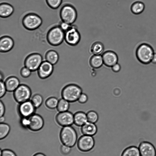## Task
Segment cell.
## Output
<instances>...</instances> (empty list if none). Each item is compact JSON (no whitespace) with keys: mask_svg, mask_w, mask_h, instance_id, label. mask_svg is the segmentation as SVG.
<instances>
[{"mask_svg":"<svg viewBox=\"0 0 156 156\" xmlns=\"http://www.w3.org/2000/svg\"><path fill=\"white\" fill-rule=\"evenodd\" d=\"M82 92V89L79 85L71 83L67 85L63 88L61 96L62 98L70 103H73L77 101Z\"/></svg>","mask_w":156,"mask_h":156,"instance_id":"cell-1","label":"cell"},{"mask_svg":"<svg viewBox=\"0 0 156 156\" xmlns=\"http://www.w3.org/2000/svg\"><path fill=\"white\" fill-rule=\"evenodd\" d=\"M152 47L146 43H142L136 49V58L141 63L148 64L151 63L154 54Z\"/></svg>","mask_w":156,"mask_h":156,"instance_id":"cell-2","label":"cell"},{"mask_svg":"<svg viewBox=\"0 0 156 156\" xmlns=\"http://www.w3.org/2000/svg\"><path fill=\"white\" fill-rule=\"evenodd\" d=\"M60 137L63 145L71 147L75 145L77 136L75 129L70 126H64L62 129Z\"/></svg>","mask_w":156,"mask_h":156,"instance_id":"cell-3","label":"cell"},{"mask_svg":"<svg viewBox=\"0 0 156 156\" xmlns=\"http://www.w3.org/2000/svg\"><path fill=\"white\" fill-rule=\"evenodd\" d=\"M59 26L54 27L48 31L47 40L51 45L56 46L60 45L64 39L65 33Z\"/></svg>","mask_w":156,"mask_h":156,"instance_id":"cell-4","label":"cell"},{"mask_svg":"<svg viewBox=\"0 0 156 156\" xmlns=\"http://www.w3.org/2000/svg\"><path fill=\"white\" fill-rule=\"evenodd\" d=\"M60 16L62 22L70 25L73 23L77 18V12L73 5L66 4L62 7L60 12Z\"/></svg>","mask_w":156,"mask_h":156,"instance_id":"cell-5","label":"cell"},{"mask_svg":"<svg viewBox=\"0 0 156 156\" xmlns=\"http://www.w3.org/2000/svg\"><path fill=\"white\" fill-rule=\"evenodd\" d=\"M41 18L34 13H29L25 15L22 20L24 27L29 30H34L38 28L41 25Z\"/></svg>","mask_w":156,"mask_h":156,"instance_id":"cell-6","label":"cell"},{"mask_svg":"<svg viewBox=\"0 0 156 156\" xmlns=\"http://www.w3.org/2000/svg\"><path fill=\"white\" fill-rule=\"evenodd\" d=\"M31 91L30 87L25 84H21L14 91L13 96L16 101L21 103L28 101Z\"/></svg>","mask_w":156,"mask_h":156,"instance_id":"cell-7","label":"cell"},{"mask_svg":"<svg viewBox=\"0 0 156 156\" xmlns=\"http://www.w3.org/2000/svg\"><path fill=\"white\" fill-rule=\"evenodd\" d=\"M42 62V56L39 53H34L26 57L24 63L25 67L34 71L38 69Z\"/></svg>","mask_w":156,"mask_h":156,"instance_id":"cell-8","label":"cell"},{"mask_svg":"<svg viewBox=\"0 0 156 156\" xmlns=\"http://www.w3.org/2000/svg\"><path fill=\"white\" fill-rule=\"evenodd\" d=\"M80 34L75 26H71L65 32L64 40L71 46L77 45L80 42Z\"/></svg>","mask_w":156,"mask_h":156,"instance_id":"cell-9","label":"cell"},{"mask_svg":"<svg viewBox=\"0 0 156 156\" xmlns=\"http://www.w3.org/2000/svg\"><path fill=\"white\" fill-rule=\"evenodd\" d=\"M94 140L91 136L84 135L78 139L77 145L80 151L86 152L92 150L94 145Z\"/></svg>","mask_w":156,"mask_h":156,"instance_id":"cell-10","label":"cell"},{"mask_svg":"<svg viewBox=\"0 0 156 156\" xmlns=\"http://www.w3.org/2000/svg\"><path fill=\"white\" fill-rule=\"evenodd\" d=\"M74 114L68 111L59 112L56 117L57 123L63 127L71 126L74 123Z\"/></svg>","mask_w":156,"mask_h":156,"instance_id":"cell-11","label":"cell"},{"mask_svg":"<svg viewBox=\"0 0 156 156\" xmlns=\"http://www.w3.org/2000/svg\"><path fill=\"white\" fill-rule=\"evenodd\" d=\"M35 108L31 101L28 100L20 103L18 110L23 117L29 118L34 114Z\"/></svg>","mask_w":156,"mask_h":156,"instance_id":"cell-12","label":"cell"},{"mask_svg":"<svg viewBox=\"0 0 156 156\" xmlns=\"http://www.w3.org/2000/svg\"><path fill=\"white\" fill-rule=\"evenodd\" d=\"M29 124L28 127L33 131H37L41 129L44 125V120L40 115L34 114L29 117Z\"/></svg>","mask_w":156,"mask_h":156,"instance_id":"cell-13","label":"cell"},{"mask_svg":"<svg viewBox=\"0 0 156 156\" xmlns=\"http://www.w3.org/2000/svg\"><path fill=\"white\" fill-rule=\"evenodd\" d=\"M53 65L46 61L43 62L37 69L39 77L45 79L50 76L53 70Z\"/></svg>","mask_w":156,"mask_h":156,"instance_id":"cell-14","label":"cell"},{"mask_svg":"<svg viewBox=\"0 0 156 156\" xmlns=\"http://www.w3.org/2000/svg\"><path fill=\"white\" fill-rule=\"evenodd\" d=\"M139 149L141 156H156V150L154 145L147 141H143L139 145Z\"/></svg>","mask_w":156,"mask_h":156,"instance_id":"cell-15","label":"cell"},{"mask_svg":"<svg viewBox=\"0 0 156 156\" xmlns=\"http://www.w3.org/2000/svg\"><path fill=\"white\" fill-rule=\"evenodd\" d=\"M102 56L104 64L107 67H111L118 63V56L114 51H106L102 54Z\"/></svg>","mask_w":156,"mask_h":156,"instance_id":"cell-16","label":"cell"},{"mask_svg":"<svg viewBox=\"0 0 156 156\" xmlns=\"http://www.w3.org/2000/svg\"><path fill=\"white\" fill-rule=\"evenodd\" d=\"M14 42L12 39L8 36H3L0 39V51L6 52L10 51L13 48Z\"/></svg>","mask_w":156,"mask_h":156,"instance_id":"cell-17","label":"cell"},{"mask_svg":"<svg viewBox=\"0 0 156 156\" xmlns=\"http://www.w3.org/2000/svg\"><path fill=\"white\" fill-rule=\"evenodd\" d=\"M4 83L7 91L10 92H14L20 85L19 79L14 76L9 77Z\"/></svg>","mask_w":156,"mask_h":156,"instance_id":"cell-18","label":"cell"},{"mask_svg":"<svg viewBox=\"0 0 156 156\" xmlns=\"http://www.w3.org/2000/svg\"><path fill=\"white\" fill-rule=\"evenodd\" d=\"M81 131L84 135L92 136L97 133V128L95 123L87 121L81 126Z\"/></svg>","mask_w":156,"mask_h":156,"instance_id":"cell-19","label":"cell"},{"mask_svg":"<svg viewBox=\"0 0 156 156\" xmlns=\"http://www.w3.org/2000/svg\"><path fill=\"white\" fill-rule=\"evenodd\" d=\"M74 123L79 126H82L87 121L86 113L78 111L74 114Z\"/></svg>","mask_w":156,"mask_h":156,"instance_id":"cell-20","label":"cell"},{"mask_svg":"<svg viewBox=\"0 0 156 156\" xmlns=\"http://www.w3.org/2000/svg\"><path fill=\"white\" fill-rule=\"evenodd\" d=\"M14 12V8L11 5L2 3L0 5V16L2 18H6L10 16Z\"/></svg>","mask_w":156,"mask_h":156,"instance_id":"cell-21","label":"cell"},{"mask_svg":"<svg viewBox=\"0 0 156 156\" xmlns=\"http://www.w3.org/2000/svg\"><path fill=\"white\" fill-rule=\"evenodd\" d=\"M89 65L92 68L97 69L101 67L104 64L102 56L101 55H94L90 58Z\"/></svg>","mask_w":156,"mask_h":156,"instance_id":"cell-22","label":"cell"},{"mask_svg":"<svg viewBox=\"0 0 156 156\" xmlns=\"http://www.w3.org/2000/svg\"><path fill=\"white\" fill-rule=\"evenodd\" d=\"M45 58L46 61L54 65L58 62L59 59V55L55 51L50 50L46 52Z\"/></svg>","mask_w":156,"mask_h":156,"instance_id":"cell-23","label":"cell"},{"mask_svg":"<svg viewBox=\"0 0 156 156\" xmlns=\"http://www.w3.org/2000/svg\"><path fill=\"white\" fill-rule=\"evenodd\" d=\"M121 156H141L139 148L136 146H131L126 148L122 152Z\"/></svg>","mask_w":156,"mask_h":156,"instance_id":"cell-24","label":"cell"},{"mask_svg":"<svg viewBox=\"0 0 156 156\" xmlns=\"http://www.w3.org/2000/svg\"><path fill=\"white\" fill-rule=\"evenodd\" d=\"M104 47L103 44L99 41L94 42L90 48L91 52L94 55H101L103 53Z\"/></svg>","mask_w":156,"mask_h":156,"instance_id":"cell-25","label":"cell"},{"mask_svg":"<svg viewBox=\"0 0 156 156\" xmlns=\"http://www.w3.org/2000/svg\"><path fill=\"white\" fill-rule=\"evenodd\" d=\"M145 8L144 4L140 1H137L134 2L131 6L132 12L136 15L142 13Z\"/></svg>","mask_w":156,"mask_h":156,"instance_id":"cell-26","label":"cell"},{"mask_svg":"<svg viewBox=\"0 0 156 156\" xmlns=\"http://www.w3.org/2000/svg\"><path fill=\"white\" fill-rule=\"evenodd\" d=\"M70 102L62 98L58 100L56 108L59 112H62L68 111L70 107Z\"/></svg>","mask_w":156,"mask_h":156,"instance_id":"cell-27","label":"cell"},{"mask_svg":"<svg viewBox=\"0 0 156 156\" xmlns=\"http://www.w3.org/2000/svg\"><path fill=\"white\" fill-rule=\"evenodd\" d=\"M10 130L9 126L6 123H0V139H2L5 138L8 134Z\"/></svg>","mask_w":156,"mask_h":156,"instance_id":"cell-28","label":"cell"},{"mask_svg":"<svg viewBox=\"0 0 156 156\" xmlns=\"http://www.w3.org/2000/svg\"><path fill=\"white\" fill-rule=\"evenodd\" d=\"M86 114L88 122L95 123L98 121L99 115L96 111L93 110H90L86 113Z\"/></svg>","mask_w":156,"mask_h":156,"instance_id":"cell-29","label":"cell"},{"mask_svg":"<svg viewBox=\"0 0 156 156\" xmlns=\"http://www.w3.org/2000/svg\"><path fill=\"white\" fill-rule=\"evenodd\" d=\"M36 108L39 107L43 102V98L41 95L36 94L32 98L30 101Z\"/></svg>","mask_w":156,"mask_h":156,"instance_id":"cell-30","label":"cell"},{"mask_svg":"<svg viewBox=\"0 0 156 156\" xmlns=\"http://www.w3.org/2000/svg\"><path fill=\"white\" fill-rule=\"evenodd\" d=\"M58 100L54 97H51L47 99L45 104L48 108L50 109H54L56 108Z\"/></svg>","mask_w":156,"mask_h":156,"instance_id":"cell-31","label":"cell"},{"mask_svg":"<svg viewBox=\"0 0 156 156\" xmlns=\"http://www.w3.org/2000/svg\"><path fill=\"white\" fill-rule=\"evenodd\" d=\"M48 5L53 9H57L60 5L62 0H46Z\"/></svg>","mask_w":156,"mask_h":156,"instance_id":"cell-32","label":"cell"},{"mask_svg":"<svg viewBox=\"0 0 156 156\" xmlns=\"http://www.w3.org/2000/svg\"><path fill=\"white\" fill-rule=\"evenodd\" d=\"M31 72L29 69L25 66L21 69L20 73L23 77L27 78L30 76Z\"/></svg>","mask_w":156,"mask_h":156,"instance_id":"cell-33","label":"cell"},{"mask_svg":"<svg viewBox=\"0 0 156 156\" xmlns=\"http://www.w3.org/2000/svg\"><path fill=\"white\" fill-rule=\"evenodd\" d=\"M0 156H16L15 153L9 149H5L0 151Z\"/></svg>","mask_w":156,"mask_h":156,"instance_id":"cell-34","label":"cell"},{"mask_svg":"<svg viewBox=\"0 0 156 156\" xmlns=\"http://www.w3.org/2000/svg\"><path fill=\"white\" fill-rule=\"evenodd\" d=\"M88 100V97L85 93H82L80 95L77 100V101L81 104L86 103Z\"/></svg>","mask_w":156,"mask_h":156,"instance_id":"cell-35","label":"cell"},{"mask_svg":"<svg viewBox=\"0 0 156 156\" xmlns=\"http://www.w3.org/2000/svg\"><path fill=\"white\" fill-rule=\"evenodd\" d=\"M7 91L5 83L3 81H0V97H3Z\"/></svg>","mask_w":156,"mask_h":156,"instance_id":"cell-36","label":"cell"},{"mask_svg":"<svg viewBox=\"0 0 156 156\" xmlns=\"http://www.w3.org/2000/svg\"><path fill=\"white\" fill-rule=\"evenodd\" d=\"M61 152L63 154L66 155L69 154L71 151L70 147L63 145L61 146L60 148Z\"/></svg>","mask_w":156,"mask_h":156,"instance_id":"cell-37","label":"cell"},{"mask_svg":"<svg viewBox=\"0 0 156 156\" xmlns=\"http://www.w3.org/2000/svg\"><path fill=\"white\" fill-rule=\"evenodd\" d=\"M71 25L62 21L60 23L59 27L63 31L65 32L71 27Z\"/></svg>","mask_w":156,"mask_h":156,"instance_id":"cell-38","label":"cell"},{"mask_svg":"<svg viewBox=\"0 0 156 156\" xmlns=\"http://www.w3.org/2000/svg\"><path fill=\"white\" fill-rule=\"evenodd\" d=\"M112 70L115 73H118L119 72L121 68L120 65L117 63L113 66L111 67Z\"/></svg>","mask_w":156,"mask_h":156,"instance_id":"cell-39","label":"cell"},{"mask_svg":"<svg viewBox=\"0 0 156 156\" xmlns=\"http://www.w3.org/2000/svg\"><path fill=\"white\" fill-rule=\"evenodd\" d=\"M21 123L24 126L28 127L29 124V118L23 117L21 120Z\"/></svg>","mask_w":156,"mask_h":156,"instance_id":"cell-40","label":"cell"},{"mask_svg":"<svg viewBox=\"0 0 156 156\" xmlns=\"http://www.w3.org/2000/svg\"><path fill=\"white\" fill-rule=\"evenodd\" d=\"M0 116H3L5 112V108L3 102L1 101H0Z\"/></svg>","mask_w":156,"mask_h":156,"instance_id":"cell-41","label":"cell"},{"mask_svg":"<svg viewBox=\"0 0 156 156\" xmlns=\"http://www.w3.org/2000/svg\"><path fill=\"white\" fill-rule=\"evenodd\" d=\"M151 62L154 64H156V53H154Z\"/></svg>","mask_w":156,"mask_h":156,"instance_id":"cell-42","label":"cell"},{"mask_svg":"<svg viewBox=\"0 0 156 156\" xmlns=\"http://www.w3.org/2000/svg\"><path fill=\"white\" fill-rule=\"evenodd\" d=\"M33 156H46L44 154L42 153H37L34 154Z\"/></svg>","mask_w":156,"mask_h":156,"instance_id":"cell-43","label":"cell"},{"mask_svg":"<svg viewBox=\"0 0 156 156\" xmlns=\"http://www.w3.org/2000/svg\"><path fill=\"white\" fill-rule=\"evenodd\" d=\"M5 120V118L4 116L0 117V123H3Z\"/></svg>","mask_w":156,"mask_h":156,"instance_id":"cell-44","label":"cell"},{"mask_svg":"<svg viewBox=\"0 0 156 156\" xmlns=\"http://www.w3.org/2000/svg\"><path fill=\"white\" fill-rule=\"evenodd\" d=\"M0 81H2L3 78H4V76H3V75L2 74V73L1 72L0 73Z\"/></svg>","mask_w":156,"mask_h":156,"instance_id":"cell-45","label":"cell"}]
</instances>
